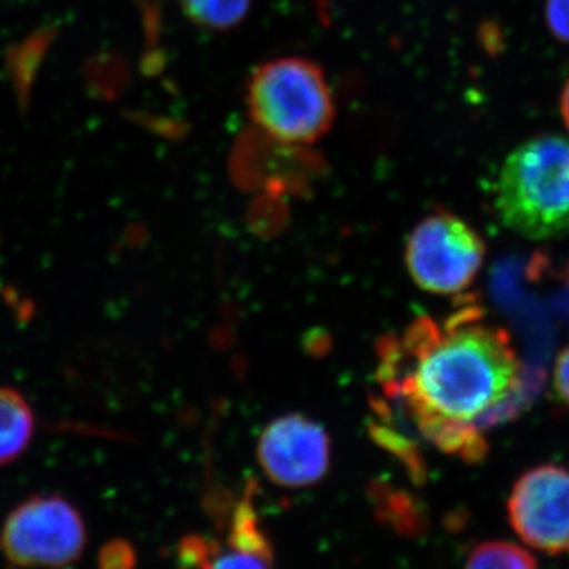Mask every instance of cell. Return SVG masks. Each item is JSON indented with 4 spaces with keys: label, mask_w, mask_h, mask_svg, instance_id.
<instances>
[{
    "label": "cell",
    "mask_w": 569,
    "mask_h": 569,
    "mask_svg": "<svg viewBox=\"0 0 569 569\" xmlns=\"http://www.w3.org/2000/svg\"><path fill=\"white\" fill-rule=\"evenodd\" d=\"M520 361L505 329L471 305L437 323L419 317L381 351L380 378L402 400L422 436L467 460L482 455L473 421L519 387Z\"/></svg>",
    "instance_id": "6da1fadb"
},
{
    "label": "cell",
    "mask_w": 569,
    "mask_h": 569,
    "mask_svg": "<svg viewBox=\"0 0 569 569\" xmlns=\"http://www.w3.org/2000/svg\"><path fill=\"white\" fill-rule=\"evenodd\" d=\"M493 206L509 230L529 239L569 233V141L541 134L511 151L493 183Z\"/></svg>",
    "instance_id": "7a4b0ae2"
},
{
    "label": "cell",
    "mask_w": 569,
    "mask_h": 569,
    "mask_svg": "<svg viewBox=\"0 0 569 569\" xmlns=\"http://www.w3.org/2000/svg\"><path fill=\"white\" fill-rule=\"evenodd\" d=\"M249 118L269 140L313 144L331 132L337 118L335 92L317 62L284 56L261 63L247 82Z\"/></svg>",
    "instance_id": "3957f363"
},
{
    "label": "cell",
    "mask_w": 569,
    "mask_h": 569,
    "mask_svg": "<svg viewBox=\"0 0 569 569\" xmlns=\"http://www.w3.org/2000/svg\"><path fill=\"white\" fill-rule=\"evenodd\" d=\"M485 257L481 236L452 212L429 213L408 236V272L429 293L448 296L467 290L482 268Z\"/></svg>",
    "instance_id": "277c9868"
},
{
    "label": "cell",
    "mask_w": 569,
    "mask_h": 569,
    "mask_svg": "<svg viewBox=\"0 0 569 569\" xmlns=\"http://www.w3.org/2000/svg\"><path fill=\"white\" fill-rule=\"evenodd\" d=\"M80 511L59 496L32 497L3 523L0 546L17 567H66L86 546Z\"/></svg>",
    "instance_id": "5b68a950"
},
{
    "label": "cell",
    "mask_w": 569,
    "mask_h": 569,
    "mask_svg": "<svg viewBox=\"0 0 569 569\" xmlns=\"http://www.w3.org/2000/svg\"><path fill=\"white\" fill-rule=\"evenodd\" d=\"M512 529L530 548L557 556L569 552V470L531 468L518 479L508 500Z\"/></svg>",
    "instance_id": "8992f818"
},
{
    "label": "cell",
    "mask_w": 569,
    "mask_h": 569,
    "mask_svg": "<svg viewBox=\"0 0 569 569\" xmlns=\"http://www.w3.org/2000/svg\"><path fill=\"white\" fill-rule=\"evenodd\" d=\"M331 443L312 419L288 415L266 427L258 441V459L269 479L284 488H305L325 477Z\"/></svg>",
    "instance_id": "52a82bcc"
},
{
    "label": "cell",
    "mask_w": 569,
    "mask_h": 569,
    "mask_svg": "<svg viewBox=\"0 0 569 569\" xmlns=\"http://www.w3.org/2000/svg\"><path fill=\"white\" fill-rule=\"evenodd\" d=\"M36 419L24 397L0 388V466L20 458L31 443Z\"/></svg>",
    "instance_id": "ba28073f"
},
{
    "label": "cell",
    "mask_w": 569,
    "mask_h": 569,
    "mask_svg": "<svg viewBox=\"0 0 569 569\" xmlns=\"http://www.w3.org/2000/svg\"><path fill=\"white\" fill-rule=\"evenodd\" d=\"M187 17L212 31H228L246 20L252 0H181Z\"/></svg>",
    "instance_id": "9c48e42d"
},
{
    "label": "cell",
    "mask_w": 569,
    "mask_h": 569,
    "mask_svg": "<svg viewBox=\"0 0 569 569\" xmlns=\"http://www.w3.org/2000/svg\"><path fill=\"white\" fill-rule=\"evenodd\" d=\"M468 568L530 569L537 567V560L529 550L505 541L481 542L470 550Z\"/></svg>",
    "instance_id": "30bf717a"
},
{
    "label": "cell",
    "mask_w": 569,
    "mask_h": 569,
    "mask_svg": "<svg viewBox=\"0 0 569 569\" xmlns=\"http://www.w3.org/2000/svg\"><path fill=\"white\" fill-rule=\"evenodd\" d=\"M134 563L137 553L132 546L122 539H114L100 550L99 565L102 568H132Z\"/></svg>",
    "instance_id": "8fae6325"
},
{
    "label": "cell",
    "mask_w": 569,
    "mask_h": 569,
    "mask_svg": "<svg viewBox=\"0 0 569 569\" xmlns=\"http://www.w3.org/2000/svg\"><path fill=\"white\" fill-rule=\"evenodd\" d=\"M545 17L553 37L569 43V0H546Z\"/></svg>",
    "instance_id": "7c38bea8"
},
{
    "label": "cell",
    "mask_w": 569,
    "mask_h": 569,
    "mask_svg": "<svg viewBox=\"0 0 569 569\" xmlns=\"http://www.w3.org/2000/svg\"><path fill=\"white\" fill-rule=\"evenodd\" d=\"M553 388L557 396L569 406V346L557 358Z\"/></svg>",
    "instance_id": "4fadbf2b"
},
{
    "label": "cell",
    "mask_w": 569,
    "mask_h": 569,
    "mask_svg": "<svg viewBox=\"0 0 569 569\" xmlns=\"http://www.w3.org/2000/svg\"><path fill=\"white\" fill-rule=\"evenodd\" d=\"M560 110L561 118H563V121L567 123L569 130V80L567 81V84H565L563 91H561Z\"/></svg>",
    "instance_id": "5bb4252c"
}]
</instances>
